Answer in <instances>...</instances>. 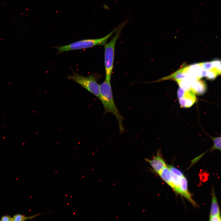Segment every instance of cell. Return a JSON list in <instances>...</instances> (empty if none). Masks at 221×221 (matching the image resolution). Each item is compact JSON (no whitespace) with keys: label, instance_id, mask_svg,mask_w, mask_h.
I'll return each instance as SVG.
<instances>
[{"label":"cell","instance_id":"cell-11","mask_svg":"<svg viewBox=\"0 0 221 221\" xmlns=\"http://www.w3.org/2000/svg\"><path fill=\"white\" fill-rule=\"evenodd\" d=\"M191 88L198 95H202L204 93L207 89L205 82L199 79L196 80L192 83Z\"/></svg>","mask_w":221,"mask_h":221},{"label":"cell","instance_id":"cell-20","mask_svg":"<svg viewBox=\"0 0 221 221\" xmlns=\"http://www.w3.org/2000/svg\"><path fill=\"white\" fill-rule=\"evenodd\" d=\"M209 220L211 221H221V215H215L209 216Z\"/></svg>","mask_w":221,"mask_h":221},{"label":"cell","instance_id":"cell-13","mask_svg":"<svg viewBox=\"0 0 221 221\" xmlns=\"http://www.w3.org/2000/svg\"><path fill=\"white\" fill-rule=\"evenodd\" d=\"M176 82L178 83L180 87L185 91H187L191 88L192 83L194 81L187 77Z\"/></svg>","mask_w":221,"mask_h":221},{"label":"cell","instance_id":"cell-19","mask_svg":"<svg viewBox=\"0 0 221 221\" xmlns=\"http://www.w3.org/2000/svg\"><path fill=\"white\" fill-rule=\"evenodd\" d=\"M167 166L170 171L176 176L180 177H181L184 176L182 172L180 170L172 166L168 165Z\"/></svg>","mask_w":221,"mask_h":221},{"label":"cell","instance_id":"cell-2","mask_svg":"<svg viewBox=\"0 0 221 221\" xmlns=\"http://www.w3.org/2000/svg\"><path fill=\"white\" fill-rule=\"evenodd\" d=\"M126 24L122 23L116 28L115 34L111 40L104 45V65L105 70V80L110 81L114 59V51L116 43L123 28Z\"/></svg>","mask_w":221,"mask_h":221},{"label":"cell","instance_id":"cell-3","mask_svg":"<svg viewBox=\"0 0 221 221\" xmlns=\"http://www.w3.org/2000/svg\"><path fill=\"white\" fill-rule=\"evenodd\" d=\"M115 30L116 29L106 36L101 38L82 40L67 45L56 46L52 48L57 49L58 51L57 54H59L65 52L85 49L97 45L104 46L108 39L114 32Z\"/></svg>","mask_w":221,"mask_h":221},{"label":"cell","instance_id":"cell-6","mask_svg":"<svg viewBox=\"0 0 221 221\" xmlns=\"http://www.w3.org/2000/svg\"><path fill=\"white\" fill-rule=\"evenodd\" d=\"M145 160L149 163L153 170L158 174L164 167L167 166L160 151L157 152V155L152 159H145Z\"/></svg>","mask_w":221,"mask_h":221},{"label":"cell","instance_id":"cell-17","mask_svg":"<svg viewBox=\"0 0 221 221\" xmlns=\"http://www.w3.org/2000/svg\"><path fill=\"white\" fill-rule=\"evenodd\" d=\"M213 145L212 150H218L221 151V137L212 138Z\"/></svg>","mask_w":221,"mask_h":221},{"label":"cell","instance_id":"cell-7","mask_svg":"<svg viewBox=\"0 0 221 221\" xmlns=\"http://www.w3.org/2000/svg\"><path fill=\"white\" fill-rule=\"evenodd\" d=\"M203 70L200 63L189 65L187 77L194 81L200 79Z\"/></svg>","mask_w":221,"mask_h":221},{"label":"cell","instance_id":"cell-18","mask_svg":"<svg viewBox=\"0 0 221 221\" xmlns=\"http://www.w3.org/2000/svg\"><path fill=\"white\" fill-rule=\"evenodd\" d=\"M203 70H208L215 68L213 61L210 62H203L200 63Z\"/></svg>","mask_w":221,"mask_h":221},{"label":"cell","instance_id":"cell-15","mask_svg":"<svg viewBox=\"0 0 221 221\" xmlns=\"http://www.w3.org/2000/svg\"><path fill=\"white\" fill-rule=\"evenodd\" d=\"M171 172L167 166L163 169L159 175L162 179L168 184L171 179Z\"/></svg>","mask_w":221,"mask_h":221},{"label":"cell","instance_id":"cell-22","mask_svg":"<svg viewBox=\"0 0 221 221\" xmlns=\"http://www.w3.org/2000/svg\"><path fill=\"white\" fill-rule=\"evenodd\" d=\"M1 221H13V217L9 215H5L2 216L1 219Z\"/></svg>","mask_w":221,"mask_h":221},{"label":"cell","instance_id":"cell-21","mask_svg":"<svg viewBox=\"0 0 221 221\" xmlns=\"http://www.w3.org/2000/svg\"><path fill=\"white\" fill-rule=\"evenodd\" d=\"M185 91L180 87L177 92V96L178 98L179 99L182 98L185 93Z\"/></svg>","mask_w":221,"mask_h":221},{"label":"cell","instance_id":"cell-12","mask_svg":"<svg viewBox=\"0 0 221 221\" xmlns=\"http://www.w3.org/2000/svg\"><path fill=\"white\" fill-rule=\"evenodd\" d=\"M180 178L171 172V179L168 184L176 192L179 194L180 182Z\"/></svg>","mask_w":221,"mask_h":221},{"label":"cell","instance_id":"cell-14","mask_svg":"<svg viewBox=\"0 0 221 221\" xmlns=\"http://www.w3.org/2000/svg\"><path fill=\"white\" fill-rule=\"evenodd\" d=\"M218 75L217 71L214 68L208 70H203L201 77H205L207 79L213 80L215 79Z\"/></svg>","mask_w":221,"mask_h":221},{"label":"cell","instance_id":"cell-8","mask_svg":"<svg viewBox=\"0 0 221 221\" xmlns=\"http://www.w3.org/2000/svg\"><path fill=\"white\" fill-rule=\"evenodd\" d=\"M180 182L179 194L185 197L194 206H197V204L192 199L191 194L188 189V182L186 178L184 175L180 178Z\"/></svg>","mask_w":221,"mask_h":221},{"label":"cell","instance_id":"cell-9","mask_svg":"<svg viewBox=\"0 0 221 221\" xmlns=\"http://www.w3.org/2000/svg\"><path fill=\"white\" fill-rule=\"evenodd\" d=\"M188 66L184 67L179 69L173 73L159 80L173 79L177 81L187 77Z\"/></svg>","mask_w":221,"mask_h":221},{"label":"cell","instance_id":"cell-10","mask_svg":"<svg viewBox=\"0 0 221 221\" xmlns=\"http://www.w3.org/2000/svg\"><path fill=\"white\" fill-rule=\"evenodd\" d=\"M211 202L209 216L221 215L220 211L218 204L217 197L213 187L211 190Z\"/></svg>","mask_w":221,"mask_h":221},{"label":"cell","instance_id":"cell-16","mask_svg":"<svg viewBox=\"0 0 221 221\" xmlns=\"http://www.w3.org/2000/svg\"><path fill=\"white\" fill-rule=\"evenodd\" d=\"M41 215L40 213H38L29 216H25L22 215L18 214L14 215L13 217V221H24L27 220L32 219Z\"/></svg>","mask_w":221,"mask_h":221},{"label":"cell","instance_id":"cell-1","mask_svg":"<svg viewBox=\"0 0 221 221\" xmlns=\"http://www.w3.org/2000/svg\"><path fill=\"white\" fill-rule=\"evenodd\" d=\"M99 99L101 101L104 109V114L112 113L116 118L120 133L124 132L123 125L124 118L120 114L115 103L110 81L105 80L100 85V95Z\"/></svg>","mask_w":221,"mask_h":221},{"label":"cell","instance_id":"cell-5","mask_svg":"<svg viewBox=\"0 0 221 221\" xmlns=\"http://www.w3.org/2000/svg\"><path fill=\"white\" fill-rule=\"evenodd\" d=\"M196 94L191 88L185 91L183 97L179 99L180 107L182 108H189L194 105L196 102Z\"/></svg>","mask_w":221,"mask_h":221},{"label":"cell","instance_id":"cell-4","mask_svg":"<svg viewBox=\"0 0 221 221\" xmlns=\"http://www.w3.org/2000/svg\"><path fill=\"white\" fill-rule=\"evenodd\" d=\"M68 78L77 82L83 88L98 98L100 95V85L96 77L92 75L84 76L73 72L72 75L68 76Z\"/></svg>","mask_w":221,"mask_h":221}]
</instances>
